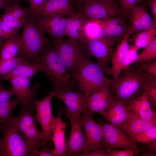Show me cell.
<instances>
[{
  "label": "cell",
  "mask_w": 156,
  "mask_h": 156,
  "mask_svg": "<svg viewBox=\"0 0 156 156\" xmlns=\"http://www.w3.org/2000/svg\"><path fill=\"white\" fill-rule=\"evenodd\" d=\"M39 63L40 71L51 81L53 91H73L76 82L67 71L53 46L48 43L40 53Z\"/></svg>",
  "instance_id": "1"
},
{
  "label": "cell",
  "mask_w": 156,
  "mask_h": 156,
  "mask_svg": "<svg viewBox=\"0 0 156 156\" xmlns=\"http://www.w3.org/2000/svg\"><path fill=\"white\" fill-rule=\"evenodd\" d=\"M122 71L112 87L114 100L124 105L142 94L149 84L156 83L149 81L138 66Z\"/></svg>",
  "instance_id": "2"
},
{
  "label": "cell",
  "mask_w": 156,
  "mask_h": 156,
  "mask_svg": "<svg viewBox=\"0 0 156 156\" xmlns=\"http://www.w3.org/2000/svg\"><path fill=\"white\" fill-rule=\"evenodd\" d=\"M23 27V33L20 36V47L17 57L22 58L25 62H39L40 53L49 40L29 13Z\"/></svg>",
  "instance_id": "3"
},
{
  "label": "cell",
  "mask_w": 156,
  "mask_h": 156,
  "mask_svg": "<svg viewBox=\"0 0 156 156\" xmlns=\"http://www.w3.org/2000/svg\"><path fill=\"white\" fill-rule=\"evenodd\" d=\"M105 73L101 67L87 55L71 76L77 83L79 91L90 96L96 90L112 85V79L106 77Z\"/></svg>",
  "instance_id": "4"
},
{
  "label": "cell",
  "mask_w": 156,
  "mask_h": 156,
  "mask_svg": "<svg viewBox=\"0 0 156 156\" xmlns=\"http://www.w3.org/2000/svg\"><path fill=\"white\" fill-rule=\"evenodd\" d=\"M3 134L1 156H26L31 151L18 130L13 116L1 124Z\"/></svg>",
  "instance_id": "5"
},
{
  "label": "cell",
  "mask_w": 156,
  "mask_h": 156,
  "mask_svg": "<svg viewBox=\"0 0 156 156\" xmlns=\"http://www.w3.org/2000/svg\"><path fill=\"white\" fill-rule=\"evenodd\" d=\"M35 109L33 101L28 104H22L20 114L14 117L18 130L31 151L43 145L41 142L42 133L37 128L33 115Z\"/></svg>",
  "instance_id": "6"
},
{
  "label": "cell",
  "mask_w": 156,
  "mask_h": 156,
  "mask_svg": "<svg viewBox=\"0 0 156 156\" xmlns=\"http://www.w3.org/2000/svg\"><path fill=\"white\" fill-rule=\"evenodd\" d=\"M53 39L52 43L54 49L72 75L87 54L77 41L69 39L65 40L63 38Z\"/></svg>",
  "instance_id": "7"
},
{
  "label": "cell",
  "mask_w": 156,
  "mask_h": 156,
  "mask_svg": "<svg viewBox=\"0 0 156 156\" xmlns=\"http://www.w3.org/2000/svg\"><path fill=\"white\" fill-rule=\"evenodd\" d=\"M88 19L104 21L118 16L124 17L116 0H90L79 5Z\"/></svg>",
  "instance_id": "8"
},
{
  "label": "cell",
  "mask_w": 156,
  "mask_h": 156,
  "mask_svg": "<svg viewBox=\"0 0 156 156\" xmlns=\"http://www.w3.org/2000/svg\"><path fill=\"white\" fill-rule=\"evenodd\" d=\"M54 91L49 92L48 95H45L40 100L34 99L33 101L36 110L35 118L40 124L42 131L41 142L44 145L52 141V131L55 117L53 116L51 108V101L54 96Z\"/></svg>",
  "instance_id": "9"
},
{
  "label": "cell",
  "mask_w": 156,
  "mask_h": 156,
  "mask_svg": "<svg viewBox=\"0 0 156 156\" xmlns=\"http://www.w3.org/2000/svg\"><path fill=\"white\" fill-rule=\"evenodd\" d=\"M98 122L102 130L103 146L108 152L116 148L138 149L137 145L117 127L100 120Z\"/></svg>",
  "instance_id": "10"
},
{
  "label": "cell",
  "mask_w": 156,
  "mask_h": 156,
  "mask_svg": "<svg viewBox=\"0 0 156 156\" xmlns=\"http://www.w3.org/2000/svg\"><path fill=\"white\" fill-rule=\"evenodd\" d=\"M89 57L98 60L97 63L105 71L108 70V64L113 45L103 38L96 39H85L79 43Z\"/></svg>",
  "instance_id": "11"
},
{
  "label": "cell",
  "mask_w": 156,
  "mask_h": 156,
  "mask_svg": "<svg viewBox=\"0 0 156 156\" xmlns=\"http://www.w3.org/2000/svg\"><path fill=\"white\" fill-rule=\"evenodd\" d=\"M70 120V132L66 144V156H74L85 151L86 139L82 122L81 116H72L64 112Z\"/></svg>",
  "instance_id": "12"
},
{
  "label": "cell",
  "mask_w": 156,
  "mask_h": 156,
  "mask_svg": "<svg viewBox=\"0 0 156 156\" xmlns=\"http://www.w3.org/2000/svg\"><path fill=\"white\" fill-rule=\"evenodd\" d=\"M54 95L66 105V107L63 109L64 112L72 116H80L87 110L89 96L84 92L73 91H54Z\"/></svg>",
  "instance_id": "13"
},
{
  "label": "cell",
  "mask_w": 156,
  "mask_h": 156,
  "mask_svg": "<svg viewBox=\"0 0 156 156\" xmlns=\"http://www.w3.org/2000/svg\"><path fill=\"white\" fill-rule=\"evenodd\" d=\"M30 14L38 27L44 33L49 34L53 39L63 38L66 36L67 18L64 16L60 14L36 16Z\"/></svg>",
  "instance_id": "14"
},
{
  "label": "cell",
  "mask_w": 156,
  "mask_h": 156,
  "mask_svg": "<svg viewBox=\"0 0 156 156\" xmlns=\"http://www.w3.org/2000/svg\"><path fill=\"white\" fill-rule=\"evenodd\" d=\"M81 116L86 139L84 152H88L103 146L102 129L94 120L92 114L87 110Z\"/></svg>",
  "instance_id": "15"
},
{
  "label": "cell",
  "mask_w": 156,
  "mask_h": 156,
  "mask_svg": "<svg viewBox=\"0 0 156 156\" xmlns=\"http://www.w3.org/2000/svg\"><path fill=\"white\" fill-rule=\"evenodd\" d=\"M30 80L28 78L20 76L14 77L9 80L11 85L10 89L22 104H28L33 101L39 87L38 83L31 87Z\"/></svg>",
  "instance_id": "16"
},
{
  "label": "cell",
  "mask_w": 156,
  "mask_h": 156,
  "mask_svg": "<svg viewBox=\"0 0 156 156\" xmlns=\"http://www.w3.org/2000/svg\"><path fill=\"white\" fill-rule=\"evenodd\" d=\"M103 37L112 45L122 40L128 32L129 25L124 18L118 16L101 21Z\"/></svg>",
  "instance_id": "17"
},
{
  "label": "cell",
  "mask_w": 156,
  "mask_h": 156,
  "mask_svg": "<svg viewBox=\"0 0 156 156\" xmlns=\"http://www.w3.org/2000/svg\"><path fill=\"white\" fill-rule=\"evenodd\" d=\"M72 0H46L32 14L34 16L60 14L65 16L73 12Z\"/></svg>",
  "instance_id": "18"
},
{
  "label": "cell",
  "mask_w": 156,
  "mask_h": 156,
  "mask_svg": "<svg viewBox=\"0 0 156 156\" xmlns=\"http://www.w3.org/2000/svg\"><path fill=\"white\" fill-rule=\"evenodd\" d=\"M127 108L128 112L127 116L118 128L126 132L132 140L137 134L156 125V122L144 120L131 110Z\"/></svg>",
  "instance_id": "19"
},
{
  "label": "cell",
  "mask_w": 156,
  "mask_h": 156,
  "mask_svg": "<svg viewBox=\"0 0 156 156\" xmlns=\"http://www.w3.org/2000/svg\"><path fill=\"white\" fill-rule=\"evenodd\" d=\"M125 106L142 119L156 122V111L152 109L148 101L146 88L142 94Z\"/></svg>",
  "instance_id": "20"
},
{
  "label": "cell",
  "mask_w": 156,
  "mask_h": 156,
  "mask_svg": "<svg viewBox=\"0 0 156 156\" xmlns=\"http://www.w3.org/2000/svg\"><path fill=\"white\" fill-rule=\"evenodd\" d=\"M130 35L129 32L127 33L112 55V66L110 70L112 77V86L122 71L124 61L129 48V40Z\"/></svg>",
  "instance_id": "21"
},
{
  "label": "cell",
  "mask_w": 156,
  "mask_h": 156,
  "mask_svg": "<svg viewBox=\"0 0 156 156\" xmlns=\"http://www.w3.org/2000/svg\"><path fill=\"white\" fill-rule=\"evenodd\" d=\"M86 18L79 11L72 12L67 18L66 33L69 39L80 43L84 40L83 27Z\"/></svg>",
  "instance_id": "22"
},
{
  "label": "cell",
  "mask_w": 156,
  "mask_h": 156,
  "mask_svg": "<svg viewBox=\"0 0 156 156\" xmlns=\"http://www.w3.org/2000/svg\"><path fill=\"white\" fill-rule=\"evenodd\" d=\"M67 123L63 121L61 115L55 117L52 131V140L54 148L53 151L55 156H66V144L65 141V131Z\"/></svg>",
  "instance_id": "23"
},
{
  "label": "cell",
  "mask_w": 156,
  "mask_h": 156,
  "mask_svg": "<svg viewBox=\"0 0 156 156\" xmlns=\"http://www.w3.org/2000/svg\"><path fill=\"white\" fill-rule=\"evenodd\" d=\"M128 113L127 109L125 105L114 99L102 116L111 124L118 127L126 120Z\"/></svg>",
  "instance_id": "24"
},
{
  "label": "cell",
  "mask_w": 156,
  "mask_h": 156,
  "mask_svg": "<svg viewBox=\"0 0 156 156\" xmlns=\"http://www.w3.org/2000/svg\"><path fill=\"white\" fill-rule=\"evenodd\" d=\"M40 71L39 62H31L29 63L23 62L8 73L0 76V81L9 80L17 76H22L30 79L35 74Z\"/></svg>",
  "instance_id": "25"
},
{
  "label": "cell",
  "mask_w": 156,
  "mask_h": 156,
  "mask_svg": "<svg viewBox=\"0 0 156 156\" xmlns=\"http://www.w3.org/2000/svg\"><path fill=\"white\" fill-rule=\"evenodd\" d=\"M101 21L86 18L83 27V33L85 40L103 38Z\"/></svg>",
  "instance_id": "26"
},
{
  "label": "cell",
  "mask_w": 156,
  "mask_h": 156,
  "mask_svg": "<svg viewBox=\"0 0 156 156\" xmlns=\"http://www.w3.org/2000/svg\"><path fill=\"white\" fill-rule=\"evenodd\" d=\"M21 45L20 36L8 39L5 42L1 47L0 62L16 57Z\"/></svg>",
  "instance_id": "27"
},
{
  "label": "cell",
  "mask_w": 156,
  "mask_h": 156,
  "mask_svg": "<svg viewBox=\"0 0 156 156\" xmlns=\"http://www.w3.org/2000/svg\"><path fill=\"white\" fill-rule=\"evenodd\" d=\"M136 34L134 38L132 46L138 50L149 45L155 38V28L144 30Z\"/></svg>",
  "instance_id": "28"
},
{
  "label": "cell",
  "mask_w": 156,
  "mask_h": 156,
  "mask_svg": "<svg viewBox=\"0 0 156 156\" xmlns=\"http://www.w3.org/2000/svg\"><path fill=\"white\" fill-rule=\"evenodd\" d=\"M20 103L16 98L13 100L0 102V124H3L13 116L12 112L14 108Z\"/></svg>",
  "instance_id": "29"
},
{
  "label": "cell",
  "mask_w": 156,
  "mask_h": 156,
  "mask_svg": "<svg viewBox=\"0 0 156 156\" xmlns=\"http://www.w3.org/2000/svg\"><path fill=\"white\" fill-rule=\"evenodd\" d=\"M133 7L141 20L144 31L155 28L156 23L143 5L139 3Z\"/></svg>",
  "instance_id": "30"
},
{
  "label": "cell",
  "mask_w": 156,
  "mask_h": 156,
  "mask_svg": "<svg viewBox=\"0 0 156 156\" xmlns=\"http://www.w3.org/2000/svg\"><path fill=\"white\" fill-rule=\"evenodd\" d=\"M156 58V38L139 54L134 63L139 64L151 62Z\"/></svg>",
  "instance_id": "31"
},
{
  "label": "cell",
  "mask_w": 156,
  "mask_h": 156,
  "mask_svg": "<svg viewBox=\"0 0 156 156\" xmlns=\"http://www.w3.org/2000/svg\"><path fill=\"white\" fill-rule=\"evenodd\" d=\"M126 17L129 21V32L131 34L144 31L141 20L133 7L128 12Z\"/></svg>",
  "instance_id": "32"
},
{
  "label": "cell",
  "mask_w": 156,
  "mask_h": 156,
  "mask_svg": "<svg viewBox=\"0 0 156 156\" xmlns=\"http://www.w3.org/2000/svg\"><path fill=\"white\" fill-rule=\"evenodd\" d=\"M110 87L108 86L105 89L99 99L98 113L102 116L114 100Z\"/></svg>",
  "instance_id": "33"
},
{
  "label": "cell",
  "mask_w": 156,
  "mask_h": 156,
  "mask_svg": "<svg viewBox=\"0 0 156 156\" xmlns=\"http://www.w3.org/2000/svg\"><path fill=\"white\" fill-rule=\"evenodd\" d=\"M156 140V125L135 135L132 140L137 145L138 142L146 144Z\"/></svg>",
  "instance_id": "34"
},
{
  "label": "cell",
  "mask_w": 156,
  "mask_h": 156,
  "mask_svg": "<svg viewBox=\"0 0 156 156\" xmlns=\"http://www.w3.org/2000/svg\"><path fill=\"white\" fill-rule=\"evenodd\" d=\"M1 17L3 22L8 26L16 31H19L23 26L24 22L13 15L6 8Z\"/></svg>",
  "instance_id": "35"
},
{
  "label": "cell",
  "mask_w": 156,
  "mask_h": 156,
  "mask_svg": "<svg viewBox=\"0 0 156 156\" xmlns=\"http://www.w3.org/2000/svg\"><path fill=\"white\" fill-rule=\"evenodd\" d=\"M139 68L151 82H156V61L147 63H139Z\"/></svg>",
  "instance_id": "36"
},
{
  "label": "cell",
  "mask_w": 156,
  "mask_h": 156,
  "mask_svg": "<svg viewBox=\"0 0 156 156\" xmlns=\"http://www.w3.org/2000/svg\"><path fill=\"white\" fill-rule=\"evenodd\" d=\"M23 62V59L18 57L0 62V76L9 73Z\"/></svg>",
  "instance_id": "37"
},
{
  "label": "cell",
  "mask_w": 156,
  "mask_h": 156,
  "mask_svg": "<svg viewBox=\"0 0 156 156\" xmlns=\"http://www.w3.org/2000/svg\"><path fill=\"white\" fill-rule=\"evenodd\" d=\"M6 8L16 18L24 22L29 13L28 8L22 7L17 3L10 5Z\"/></svg>",
  "instance_id": "38"
},
{
  "label": "cell",
  "mask_w": 156,
  "mask_h": 156,
  "mask_svg": "<svg viewBox=\"0 0 156 156\" xmlns=\"http://www.w3.org/2000/svg\"><path fill=\"white\" fill-rule=\"evenodd\" d=\"M138 50L133 46H130L124 61L122 70L127 69L132 64L134 63L138 55Z\"/></svg>",
  "instance_id": "39"
},
{
  "label": "cell",
  "mask_w": 156,
  "mask_h": 156,
  "mask_svg": "<svg viewBox=\"0 0 156 156\" xmlns=\"http://www.w3.org/2000/svg\"><path fill=\"white\" fill-rule=\"evenodd\" d=\"M144 0H118L121 11L124 17H126L129 10L134 6Z\"/></svg>",
  "instance_id": "40"
},
{
  "label": "cell",
  "mask_w": 156,
  "mask_h": 156,
  "mask_svg": "<svg viewBox=\"0 0 156 156\" xmlns=\"http://www.w3.org/2000/svg\"><path fill=\"white\" fill-rule=\"evenodd\" d=\"M40 151L38 149H35L31 152L29 156H55L51 147V145L49 142L44 144L41 148Z\"/></svg>",
  "instance_id": "41"
},
{
  "label": "cell",
  "mask_w": 156,
  "mask_h": 156,
  "mask_svg": "<svg viewBox=\"0 0 156 156\" xmlns=\"http://www.w3.org/2000/svg\"><path fill=\"white\" fill-rule=\"evenodd\" d=\"M3 40L20 37L18 31L12 29L2 21Z\"/></svg>",
  "instance_id": "42"
},
{
  "label": "cell",
  "mask_w": 156,
  "mask_h": 156,
  "mask_svg": "<svg viewBox=\"0 0 156 156\" xmlns=\"http://www.w3.org/2000/svg\"><path fill=\"white\" fill-rule=\"evenodd\" d=\"M147 96L151 107H156V83L150 84L146 88Z\"/></svg>",
  "instance_id": "43"
},
{
  "label": "cell",
  "mask_w": 156,
  "mask_h": 156,
  "mask_svg": "<svg viewBox=\"0 0 156 156\" xmlns=\"http://www.w3.org/2000/svg\"><path fill=\"white\" fill-rule=\"evenodd\" d=\"M78 156H109L108 151L103 145L101 147L88 152L83 153L75 155Z\"/></svg>",
  "instance_id": "44"
},
{
  "label": "cell",
  "mask_w": 156,
  "mask_h": 156,
  "mask_svg": "<svg viewBox=\"0 0 156 156\" xmlns=\"http://www.w3.org/2000/svg\"><path fill=\"white\" fill-rule=\"evenodd\" d=\"M138 153V149H136L121 150L114 149L109 151V156H133Z\"/></svg>",
  "instance_id": "45"
},
{
  "label": "cell",
  "mask_w": 156,
  "mask_h": 156,
  "mask_svg": "<svg viewBox=\"0 0 156 156\" xmlns=\"http://www.w3.org/2000/svg\"><path fill=\"white\" fill-rule=\"evenodd\" d=\"M144 144L146 149V150L140 149L142 153V156H156V140Z\"/></svg>",
  "instance_id": "46"
},
{
  "label": "cell",
  "mask_w": 156,
  "mask_h": 156,
  "mask_svg": "<svg viewBox=\"0 0 156 156\" xmlns=\"http://www.w3.org/2000/svg\"><path fill=\"white\" fill-rule=\"evenodd\" d=\"M14 95L12 91L5 89L0 83V102L6 101L10 100Z\"/></svg>",
  "instance_id": "47"
},
{
  "label": "cell",
  "mask_w": 156,
  "mask_h": 156,
  "mask_svg": "<svg viewBox=\"0 0 156 156\" xmlns=\"http://www.w3.org/2000/svg\"><path fill=\"white\" fill-rule=\"evenodd\" d=\"M30 5L28 8L29 13L32 14L46 0H27Z\"/></svg>",
  "instance_id": "48"
},
{
  "label": "cell",
  "mask_w": 156,
  "mask_h": 156,
  "mask_svg": "<svg viewBox=\"0 0 156 156\" xmlns=\"http://www.w3.org/2000/svg\"><path fill=\"white\" fill-rule=\"evenodd\" d=\"M148 3L151 9L153 20L156 23V0H148Z\"/></svg>",
  "instance_id": "49"
},
{
  "label": "cell",
  "mask_w": 156,
  "mask_h": 156,
  "mask_svg": "<svg viewBox=\"0 0 156 156\" xmlns=\"http://www.w3.org/2000/svg\"><path fill=\"white\" fill-rule=\"evenodd\" d=\"M10 4V0H0V10L5 9L11 5Z\"/></svg>",
  "instance_id": "50"
},
{
  "label": "cell",
  "mask_w": 156,
  "mask_h": 156,
  "mask_svg": "<svg viewBox=\"0 0 156 156\" xmlns=\"http://www.w3.org/2000/svg\"><path fill=\"white\" fill-rule=\"evenodd\" d=\"M2 20L1 17L0 16V41L1 42L3 41L2 35Z\"/></svg>",
  "instance_id": "51"
},
{
  "label": "cell",
  "mask_w": 156,
  "mask_h": 156,
  "mask_svg": "<svg viewBox=\"0 0 156 156\" xmlns=\"http://www.w3.org/2000/svg\"><path fill=\"white\" fill-rule=\"evenodd\" d=\"M90 0H74L75 3L78 5H79L83 3Z\"/></svg>",
  "instance_id": "52"
},
{
  "label": "cell",
  "mask_w": 156,
  "mask_h": 156,
  "mask_svg": "<svg viewBox=\"0 0 156 156\" xmlns=\"http://www.w3.org/2000/svg\"><path fill=\"white\" fill-rule=\"evenodd\" d=\"M1 131V125L0 124V133ZM2 138H1L0 135V156H1L2 148Z\"/></svg>",
  "instance_id": "53"
},
{
  "label": "cell",
  "mask_w": 156,
  "mask_h": 156,
  "mask_svg": "<svg viewBox=\"0 0 156 156\" xmlns=\"http://www.w3.org/2000/svg\"><path fill=\"white\" fill-rule=\"evenodd\" d=\"M1 42H2L0 41V52L1 50Z\"/></svg>",
  "instance_id": "54"
},
{
  "label": "cell",
  "mask_w": 156,
  "mask_h": 156,
  "mask_svg": "<svg viewBox=\"0 0 156 156\" xmlns=\"http://www.w3.org/2000/svg\"><path fill=\"white\" fill-rule=\"evenodd\" d=\"M16 0V1H18V0Z\"/></svg>",
  "instance_id": "55"
}]
</instances>
